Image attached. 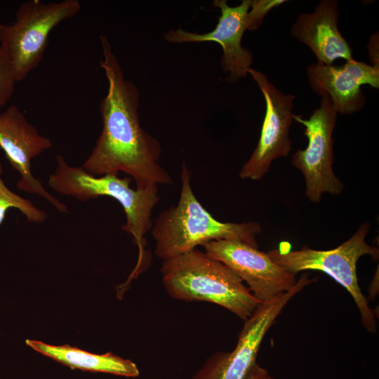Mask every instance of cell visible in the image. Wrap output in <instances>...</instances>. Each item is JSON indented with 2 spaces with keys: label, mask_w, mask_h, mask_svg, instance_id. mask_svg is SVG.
<instances>
[{
  "label": "cell",
  "mask_w": 379,
  "mask_h": 379,
  "mask_svg": "<svg viewBox=\"0 0 379 379\" xmlns=\"http://www.w3.org/2000/svg\"><path fill=\"white\" fill-rule=\"evenodd\" d=\"M81 9L78 0L44 3L29 0L18 7L15 20L0 23V46L7 52L17 82L41 62L51 31Z\"/></svg>",
  "instance_id": "8992f818"
},
{
  "label": "cell",
  "mask_w": 379,
  "mask_h": 379,
  "mask_svg": "<svg viewBox=\"0 0 379 379\" xmlns=\"http://www.w3.org/2000/svg\"><path fill=\"white\" fill-rule=\"evenodd\" d=\"M316 280L304 273L290 291L261 303L245 321L235 347L230 352L213 354L191 379H244L256 362L262 341L276 319L295 295Z\"/></svg>",
  "instance_id": "52a82bcc"
},
{
  "label": "cell",
  "mask_w": 379,
  "mask_h": 379,
  "mask_svg": "<svg viewBox=\"0 0 379 379\" xmlns=\"http://www.w3.org/2000/svg\"><path fill=\"white\" fill-rule=\"evenodd\" d=\"M369 298L374 299L378 293V269L371 281L369 289Z\"/></svg>",
  "instance_id": "ffe728a7"
},
{
  "label": "cell",
  "mask_w": 379,
  "mask_h": 379,
  "mask_svg": "<svg viewBox=\"0 0 379 379\" xmlns=\"http://www.w3.org/2000/svg\"><path fill=\"white\" fill-rule=\"evenodd\" d=\"M205 253L222 262L245 281L253 296L265 302L290 291L295 275L275 263L267 253L238 240H217L202 246Z\"/></svg>",
  "instance_id": "30bf717a"
},
{
  "label": "cell",
  "mask_w": 379,
  "mask_h": 379,
  "mask_svg": "<svg viewBox=\"0 0 379 379\" xmlns=\"http://www.w3.org/2000/svg\"><path fill=\"white\" fill-rule=\"evenodd\" d=\"M16 80L6 51L0 46V107L11 100L15 91Z\"/></svg>",
  "instance_id": "e0dca14e"
},
{
  "label": "cell",
  "mask_w": 379,
  "mask_h": 379,
  "mask_svg": "<svg viewBox=\"0 0 379 379\" xmlns=\"http://www.w3.org/2000/svg\"><path fill=\"white\" fill-rule=\"evenodd\" d=\"M251 0H243L237 6H230L226 0H215L213 6L220 10L215 28L204 34L188 32L181 28L170 29L164 39L174 44L215 42L222 50L221 65L227 80L236 82L248 74L253 62V54L241 45L244 32L248 28V13Z\"/></svg>",
  "instance_id": "7c38bea8"
},
{
  "label": "cell",
  "mask_w": 379,
  "mask_h": 379,
  "mask_svg": "<svg viewBox=\"0 0 379 379\" xmlns=\"http://www.w3.org/2000/svg\"><path fill=\"white\" fill-rule=\"evenodd\" d=\"M52 146L51 140L41 135L15 105H9L0 113V147L20 175L17 187L44 198L59 212L68 213L67 206L49 193L32 172V159Z\"/></svg>",
  "instance_id": "8fae6325"
},
{
  "label": "cell",
  "mask_w": 379,
  "mask_h": 379,
  "mask_svg": "<svg viewBox=\"0 0 379 379\" xmlns=\"http://www.w3.org/2000/svg\"><path fill=\"white\" fill-rule=\"evenodd\" d=\"M56 168L48 180L53 191L80 201L109 197L123 207L126 220L122 229L132 235L139 249L136 267L128 278L131 281L147 264L145 236L152 229V211L159 201L158 185L133 189L130 187L131 178H121L114 173L94 176L82 166L69 165L62 155L56 157Z\"/></svg>",
  "instance_id": "277c9868"
},
{
  "label": "cell",
  "mask_w": 379,
  "mask_h": 379,
  "mask_svg": "<svg viewBox=\"0 0 379 379\" xmlns=\"http://www.w3.org/2000/svg\"><path fill=\"white\" fill-rule=\"evenodd\" d=\"M369 230L370 224L363 222L349 239L331 250H315L303 246L300 250L291 251L288 248L287 243H282L279 248L267 253L275 263L295 275L302 271L317 270L331 277L352 297L365 329L375 333L377 332L376 317L361 292L357 275V264L361 256L369 255L375 260L378 258V248L369 245L366 241Z\"/></svg>",
  "instance_id": "5b68a950"
},
{
  "label": "cell",
  "mask_w": 379,
  "mask_h": 379,
  "mask_svg": "<svg viewBox=\"0 0 379 379\" xmlns=\"http://www.w3.org/2000/svg\"><path fill=\"white\" fill-rule=\"evenodd\" d=\"M260 89L265 101V114L258 145L239 171L241 179L260 180L272 161L286 157L291 150L290 126L294 121L292 112L295 96L277 89L267 75L252 67L248 70Z\"/></svg>",
  "instance_id": "9c48e42d"
},
{
  "label": "cell",
  "mask_w": 379,
  "mask_h": 379,
  "mask_svg": "<svg viewBox=\"0 0 379 379\" xmlns=\"http://www.w3.org/2000/svg\"><path fill=\"white\" fill-rule=\"evenodd\" d=\"M100 41L102 51L100 66L108 83L99 107L102 129L82 167L94 176L124 172L140 190L171 185V175L159 163L161 144L140 123L139 89L125 78L107 36L100 35Z\"/></svg>",
  "instance_id": "6da1fadb"
},
{
  "label": "cell",
  "mask_w": 379,
  "mask_h": 379,
  "mask_svg": "<svg viewBox=\"0 0 379 379\" xmlns=\"http://www.w3.org/2000/svg\"><path fill=\"white\" fill-rule=\"evenodd\" d=\"M336 119L337 112L327 95L321 96L319 107L308 119L294 115V121L305 126L308 143L306 148L293 154L291 162L302 173L305 195L314 203H319L324 193L338 195L344 189L333 170V133Z\"/></svg>",
  "instance_id": "ba28073f"
},
{
  "label": "cell",
  "mask_w": 379,
  "mask_h": 379,
  "mask_svg": "<svg viewBox=\"0 0 379 379\" xmlns=\"http://www.w3.org/2000/svg\"><path fill=\"white\" fill-rule=\"evenodd\" d=\"M161 274L172 298L214 303L244 321L262 303L234 271L196 248L164 260Z\"/></svg>",
  "instance_id": "3957f363"
},
{
  "label": "cell",
  "mask_w": 379,
  "mask_h": 379,
  "mask_svg": "<svg viewBox=\"0 0 379 379\" xmlns=\"http://www.w3.org/2000/svg\"><path fill=\"white\" fill-rule=\"evenodd\" d=\"M244 379H274L268 371L255 362Z\"/></svg>",
  "instance_id": "d6986e66"
},
{
  "label": "cell",
  "mask_w": 379,
  "mask_h": 379,
  "mask_svg": "<svg viewBox=\"0 0 379 379\" xmlns=\"http://www.w3.org/2000/svg\"><path fill=\"white\" fill-rule=\"evenodd\" d=\"M180 177L182 186L177 205L160 213L151 229L158 258L164 261L217 240H238L258 248L256 236L261 232L258 222L215 220L194 195L191 172L185 163Z\"/></svg>",
  "instance_id": "7a4b0ae2"
},
{
  "label": "cell",
  "mask_w": 379,
  "mask_h": 379,
  "mask_svg": "<svg viewBox=\"0 0 379 379\" xmlns=\"http://www.w3.org/2000/svg\"><path fill=\"white\" fill-rule=\"evenodd\" d=\"M3 166L0 161V225L4 220L9 208L18 209L28 222L43 223L48 218L47 213L38 208L31 201L11 190L1 178Z\"/></svg>",
  "instance_id": "2e32d148"
},
{
  "label": "cell",
  "mask_w": 379,
  "mask_h": 379,
  "mask_svg": "<svg viewBox=\"0 0 379 379\" xmlns=\"http://www.w3.org/2000/svg\"><path fill=\"white\" fill-rule=\"evenodd\" d=\"M338 1L322 0L312 13L300 14L291 26V36L312 51L317 63L353 60L351 46L338 29Z\"/></svg>",
  "instance_id": "5bb4252c"
},
{
  "label": "cell",
  "mask_w": 379,
  "mask_h": 379,
  "mask_svg": "<svg viewBox=\"0 0 379 379\" xmlns=\"http://www.w3.org/2000/svg\"><path fill=\"white\" fill-rule=\"evenodd\" d=\"M25 343L35 351L72 369L110 373L136 378L140 371L130 359L111 352L102 354L91 353L69 345H53L39 340H26Z\"/></svg>",
  "instance_id": "9a60e30c"
},
{
  "label": "cell",
  "mask_w": 379,
  "mask_h": 379,
  "mask_svg": "<svg viewBox=\"0 0 379 379\" xmlns=\"http://www.w3.org/2000/svg\"><path fill=\"white\" fill-rule=\"evenodd\" d=\"M286 2L285 0H251L248 13V30L257 29L261 25L265 15L272 8Z\"/></svg>",
  "instance_id": "ac0fdd59"
},
{
  "label": "cell",
  "mask_w": 379,
  "mask_h": 379,
  "mask_svg": "<svg viewBox=\"0 0 379 379\" xmlns=\"http://www.w3.org/2000/svg\"><path fill=\"white\" fill-rule=\"evenodd\" d=\"M308 83L319 95H327L337 113L350 114L361 110L366 97L361 86L379 88V65L354 59L342 65L312 64L307 67Z\"/></svg>",
  "instance_id": "4fadbf2b"
}]
</instances>
